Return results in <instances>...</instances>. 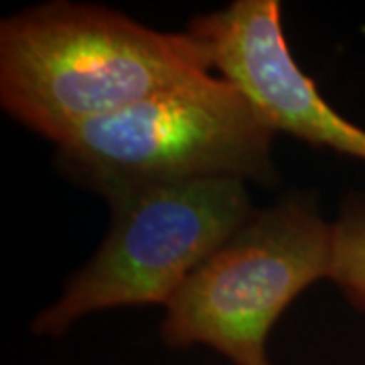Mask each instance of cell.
<instances>
[{"label": "cell", "instance_id": "obj_1", "mask_svg": "<svg viewBox=\"0 0 365 365\" xmlns=\"http://www.w3.org/2000/svg\"><path fill=\"white\" fill-rule=\"evenodd\" d=\"M187 33H158L126 14L49 2L0 26V102L6 114L59 143L96 118L211 73Z\"/></svg>", "mask_w": 365, "mask_h": 365}, {"label": "cell", "instance_id": "obj_6", "mask_svg": "<svg viewBox=\"0 0 365 365\" xmlns=\"http://www.w3.org/2000/svg\"><path fill=\"white\" fill-rule=\"evenodd\" d=\"M329 278L355 309L365 311V195H349L333 223Z\"/></svg>", "mask_w": 365, "mask_h": 365}, {"label": "cell", "instance_id": "obj_5", "mask_svg": "<svg viewBox=\"0 0 365 365\" xmlns=\"http://www.w3.org/2000/svg\"><path fill=\"white\" fill-rule=\"evenodd\" d=\"M189 33L205 45L211 67L258 108L274 132H288L365 163V130L337 114L294 61L278 0H235L199 14Z\"/></svg>", "mask_w": 365, "mask_h": 365}, {"label": "cell", "instance_id": "obj_3", "mask_svg": "<svg viewBox=\"0 0 365 365\" xmlns=\"http://www.w3.org/2000/svg\"><path fill=\"white\" fill-rule=\"evenodd\" d=\"M331 260L333 223L313 195L290 193L256 211L182 282L160 335L173 349L201 343L234 365H272L274 323L302 290L329 278Z\"/></svg>", "mask_w": 365, "mask_h": 365}, {"label": "cell", "instance_id": "obj_2", "mask_svg": "<svg viewBox=\"0 0 365 365\" xmlns=\"http://www.w3.org/2000/svg\"><path fill=\"white\" fill-rule=\"evenodd\" d=\"M274 134L244 91L209 73L83 122L57 143L55 165L106 199L215 177L274 185Z\"/></svg>", "mask_w": 365, "mask_h": 365}, {"label": "cell", "instance_id": "obj_4", "mask_svg": "<svg viewBox=\"0 0 365 365\" xmlns=\"http://www.w3.org/2000/svg\"><path fill=\"white\" fill-rule=\"evenodd\" d=\"M112 223L61 299L35 317V335H63L86 314L167 304L209 256L256 213L242 179L155 185L108 199Z\"/></svg>", "mask_w": 365, "mask_h": 365}]
</instances>
